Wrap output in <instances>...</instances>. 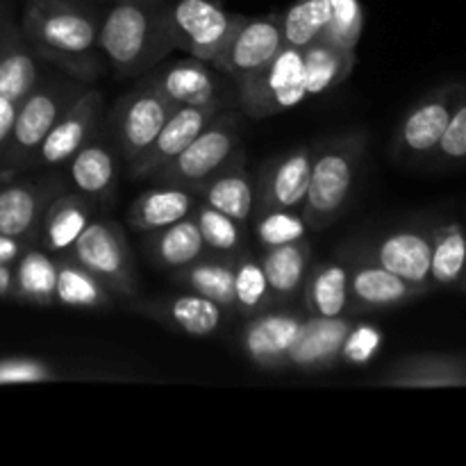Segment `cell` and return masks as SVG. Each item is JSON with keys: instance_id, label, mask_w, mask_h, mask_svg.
Returning <instances> with one entry per match:
<instances>
[{"instance_id": "obj_1", "label": "cell", "mask_w": 466, "mask_h": 466, "mask_svg": "<svg viewBox=\"0 0 466 466\" xmlns=\"http://www.w3.org/2000/svg\"><path fill=\"white\" fill-rule=\"evenodd\" d=\"M98 30L96 9L80 0H27L23 9L21 35L32 53L86 85L103 73Z\"/></svg>"}, {"instance_id": "obj_2", "label": "cell", "mask_w": 466, "mask_h": 466, "mask_svg": "<svg viewBox=\"0 0 466 466\" xmlns=\"http://www.w3.org/2000/svg\"><path fill=\"white\" fill-rule=\"evenodd\" d=\"M98 44L118 77L144 76L176 50L159 0H114L100 18Z\"/></svg>"}, {"instance_id": "obj_3", "label": "cell", "mask_w": 466, "mask_h": 466, "mask_svg": "<svg viewBox=\"0 0 466 466\" xmlns=\"http://www.w3.org/2000/svg\"><path fill=\"white\" fill-rule=\"evenodd\" d=\"M367 155V132H349L314 148L300 214L309 230H326L344 214Z\"/></svg>"}, {"instance_id": "obj_4", "label": "cell", "mask_w": 466, "mask_h": 466, "mask_svg": "<svg viewBox=\"0 0 466 466\" xmlns=\"http://www.w3.org/2000/svg\"><path fill=\"white\" fill-rule=\"evenodd\" d=\"M86 89V82H80L73 76L62 73H41L35 89L18 105L16 118H14L12 135L3 153V173L9 177L18 171L30 168L32 157L50 127L62 118V114L76 103Z\"/></svg>"}, {"instance_id": "obj_5", "label": "cell", "mask_w": 466, "mask_h": 466, "mask_svg": "<svg viewBox=\"0 0 466 466\" xmlns=\"http://www.w3.org/2000/svg\"><path fill=\"white\" fill-rule=\"evenodd\" d=\"M308 98L303 50L289 48V46H285L276 55V59L259 68L258 73L237 82L239 107L253 121L285 112Z\"/></svg>"}, {"instance_id": "obj_6", "label": "cell", "mask_w": 466, "mask_h": 466, "mask_svg": "<svg viewBox=\"0 0 466 466\" xmlns=\"http://www.w3.org/2000/svg\"><path fill=\"white\" fill-rule=\"evenodd\" d=\"M85 268H89L116 299H137L139 280H137L135 258L130 244L112 218H94L82 230L73 248L68 250Z\"/></svg>"}, {"instance_id": "obj_7", "label": "cell", "mask_w": 466, "mask_h": 466, "mask_svg": "<svg viewBox=\"0 0 466 466\" xmlns=\"http://www.w3.org/2000/svg\"><path fill=\"white\" fill-rule=\"evenodd\" d=\"M237 148H241L239 114L221 109L177 157H173L167 167L150 177V182L187 187L194 191L200 182L221 168Z\"/></svg>"}, {"instance_id": "obj_8", "label": "cell", "mask_w": 466, "mask_h": 466, "mask_svg": "<svg viewBox=\"0 0 466 466\" xmlns=\"http://www.w3.org/2000/svg\"><path fill=\"white\" fill-rule=\"evenodd\" d=\"M167 16L176 48L208 64L226 48L246 18L241 14H228L212 0H176L167 7Z\"/></svg>"}, {"instance_id": "obj_9", "label": "cell", "mask_w": 466, "mask_h": 466, "mask_svg": "<svg viewBox=\"0 0 466 466\" xmlns=\"http://www.w3.org/2000/svg\"><path fill=\"white\" fill-rule=\"evenodd\" d=\"M171 112V103L144 80L114 105L107 130L118 157L126 159L127 167H132L153 144Z\"/></svg>"}, {"instance_id": "obj_10", "label": "cell", "mask_w": 466, "mask_h": 466, "mask_svg": "<svg viewBox=\"0 0 466 466\" xmlns=\"http://www.w3.org/2000/svg\"><path fill=\"white\" fill-rule=\"evenodd\" d=\"M349 268V294H350V317H360L378 309L400 308L419 296L428 294L426 289L417 285H410L408 280L399 278L396 273L387 271L385 267L369 258L355 241L339 246L337 250Z\"/></svg>"}, {"instance_id": "obj_11", "label": "cell", "mask_w": 466, "mask_h": 466, "mask_svg": "<svg viewBox=\"0 0 466 466\" xmlns=\"http://www.w3.org/2000/svg\"><path fill=\"white\" fill-rule=\"evenodd\" d=\"M462 94L464 86L453 82V85L437 86L435 91L419 98L394 132L391 150L396 157L410 162L431 159Z\"/></svg>"}, {"instance_id": "obj_12", "label": "cell", "mask_w": 466, "mask_h": 466, "mask_svg": "<svg viewBox=\"0 0 466 466\" xmlns=\"http://www.w3.org/2000/svg\"><path fill=\"white\" fill-rule=\"evenodd\" d=\"M355 244L387 271L431 291L432 228L400 226L367 239H355Z\"/></svg>"}, {"instance_id": "obj_13", "label": "cell", "mask_w": 466, "mask_h": 466, "mask_svg": "<svg viewBox=\"0 0 466 466\" xmlns=\"http://www.w3.org/2000/svg\"><path fill=\"white\" fill-rule=\"evenodd\" d=\"M305 309L268 308L246 319L239 332V349L246 360L267 371L287 369V358L305 321Z\"/></svg>"}, {"instance_id": "obj_14", "label": "cell", "mask_w": 466, "mask_h": 466, "mask_svg": "<svg viewBox=\"0 0 466 466\" xmlns=\"http://www.w3.org/2000/svg\"><path fill=\"white\" fill-rule=\"evenodd\" d=\"M68 189V177L50 173L39 180L7 182L0 187V232L36 244L48 205Z\"/></svg>"}, {"instance_id": "obj_15", "label": "cell", "mask_w": 466, "mask_h": 466, "mask_svg": "<svg viewBox=\"0 0 466 466\" xmlns=\"http://www.w3.org/2000/svg\"><path fill=\"white\" fill-rule=\"evenodd\" d=\"M282 48H285V39H282L280 14L244 18L226 48L214 57L212 66L214 71L226 73L239 82L273 62Z\"/></svg>"}, {"instance_id": "obj_16", "label": "cell", "mask_w": 466, "mask_h": 466, "mask_svg": "<svg viewBox=\"0 0 466 466\" xmlns=\"http://www.w3.org/2000/svg\"><path fill=\"white\" fill-rule=\"evenodd\" d=\"M130 309L150 321L171 328V330L196 337V339L218 335L232 319V314H228L221 305L187 289L153 300L132 299Z\"/></svg>"}, {"instance_id": "obj_17", "label": "cell", "mask_w": 466, "mask_h": 466, "mask_svg": "<svg viewBox=\"0 0 466 466\" xmlns=\"http://www.w3.org/2000/svg\"><path fill=\"white\" fill-rule=\"evenodd\" d=\"M100 114H103V94L86 86L80 98L50 127L32 157L30 168H53L68 164V159L96 135L100 127Z\"/></svg>"}, {"instance_id": "obj_18", "label": "cell", "mask_w": 466, "mask_h": 466, "mask_svg": "<svg viewBox=\"0 0 466 466\" xmlns=\"http://www.w3.org/2000/svg\"><path fill=\"white\" fill-rule=\"evenodd\" d=\"M312 157L314 148L300 146L264 164L255 176V214L267 209H300L309 187Z\"/></svg>"}, {"instance_id": "obj_19", "label": "cell", "mask_w": 466, "mask_h": 466, "mask_svg": "<svg viewBox=\"0 0 466 466\" xmlns=\"http://www.w3.org/2000/svg\"><path fill=\"white\" fill-rule=\"evenodd\" d=\"M155 91L164 96L171 103V107H182V105H218L226 107V86L221 77L208 66L203 59H180L171 62L162 68H153L144 76Z\"/></svg>"}, {"instance_id": "obj_20", "label": "cell", "mask_w": 466, "mask_h": 466, "mask_svg": "<svg viewBox=\"0 0 466 466\" xmlns=\"http://www.w3.org/2000/svg\"><path fill=\"white\" fill-rule=\"evenodd\" d=\"M221 109L226 107H218V105H203V107L182 105V107L173 109L153 144L144 150V155L132 167H127L130 177L150 180L159 168H164L173 157H177Z\"/></svg>"}, {"instance_id": "obj_21", "label": "cell", "mask_w": 466, "mask_h": 466, "mask_svg": "<svg viewBox=\"0 0 466 466\" xmlns=\"http://www.w3.org/2000/svg\"><path fill=\"white\" fill-rule=\"evenodd\" d=\"M68 182L96 208H109L116 198L118 153L112 135L98 127L96 135L68 159Z\"/></svg>"}, {"instance_id": "obj_22", "label": "cell", "mask_w": 466, "mask_h": 466, "mask_svg": "<svg viewBox=\"0 0 466 466\" xmlns=\"http://www.w3.org/2000/svg\"><path fill=\"white\" fill-rule=\"evenodd\" d=\"M358 317H305L287 358V369L323 371L341 362V350L358 321Z\"/></svg>"}, {"instance_id": "obj_23", "label": "cell", "mask_w": 466, "mask_h": 466, "mask_svg": "<svg viewBox=\"0 0 466 466\" xmlns=\"http://www.w3.org/2000/svg\"><path fill=\"white\" fill-rule=\"evenodd\" d=\"M194 194L203 203L250 228L255 214V176L246 168L244 150L237 148L221 168L196 187Z\"/></svg>"}, {"instance_id": "obj_24", "label": "cell", "mask_w": 466, "mask_h": 466, "mask_svg": "<svg viewBox=\"0 0 466 466\" xmlns=\"http://www.w3.org/2000/svg\"><path fill=\"white\" fill-rule=\"evenodd\" d=\"M380 387L399 390H441L466 387V355L423 353L391 362L378 378Z\"/></svg>"}, {"instance_id": "obj_25", "label": "cell", "mask_w": 466, "mask_h": 466, "mask_svg": "<svg viewBox=\"0 0 466 466\" xmlns=\"http://www.w3.org/2000/svg\"><path fill=\"white\" fill-rule=\"evenodd\" d=\"M259 262H262L264 276H267L278 308H289V305L299 303L305 278H308L309 267L314 262L312 244H309L308 237L291 241V244L262 248L259 250Z\"/></svg>"}, {"instance_id": "obj_26", "label": "cell", "mask_w": 466, "mask_h": 466, "mask_svg": "<svg viewBox=\"0 0 466 466\" xmlns=\"http://www.w3.org/2000/svg\"><path fill=\"white\" fill-rule=\"evenodd\" d=\"M96 218V205L76 189L59 194L46 209L36 244L53 255L68 253L86 226Z\"/></svg>"}, {"instance_id": "obj_27", "label": "cell", "mask_w": 466, "mask_h": 466, "mask_svg": "<svg viewBox=\"0 0 466 466\" xmlns=\"http://www.w3.org/2000/svg\"><path fill=\"white\" fill-rule=\"evenodd\" d=\"M300 308L309 317H344L349 314V268L339 255L326 259V262H312L303 291H300Z\"/></svg>"}, {"instance_id": "obj_28", "label": "cell", "mask_w": 466, "mask_h": 466, "mask_svg": "<svg viewBox=\"0 0 466 466\" xmlns=\"http://www.w3.org/2000/svg\"><path fill=\"white\" fill-rule=\"evenodd\" d=\"M196 200L198 196L187 187L155 185L132 200L127 208V223L139 235H148L189 217Z\"/></svg>"}, {"instance_id": "obj_29", "label": "cell", "mask_w": 466, "mask_h": 466, "mask_svg": "<svg viewBox=\"0 0 466 466\" xmlns=\"http://www.w3.org/2000/svg\"><path fill=\"white\" fill-rule=\"evenodd\" d=\"M237 258V255H235ZM235 258L230 255L205 253L180 271L168 273L180 289L194 291L221 305L228 314L237 317L235 300Z\"/></svg>"}, {"instance_id": "obj_30", "label": "cell", "mask_w": 466, "mask_h": 466, "mask_svg": "<svg viewBox=\"0 0 466 466\" xmlns=\"http://www.w3.org/2000/svg\"><path fill=\"white\" fill-rule=\"evenodd\" d=\"M144 250L153 267L164 273L180 271L208 253L198 226L191 217L148 232L144 239Z\"/></svg>"}, {"instance_id": "obj_31", "label": "cell", "mask_w": 466, "mask_h": 466, "mask_svg": "<svg viewBox=\"0 0 466 466\" xmlns=\"http://www.w3.org/2000/svg\"><path fill=\"white\" fill-rule=\"evenodd\" d=\"M57 264V285H55V305L71 309H105L112 308L116 296L71 253L55 255Z\"/></svg>"}, {"instance_id": "obj_32", "label": "cell", "mask_w": 466, "mask_h": 466, "mask_svg": "<svg viewBox=\"0 0 466 466\" xmlns=\"http://www.w3.org/2000/svg\"><path fill=\"white\" fill-rule=\"evenodd\" d=\"M12 268L16 303L53 308L55 285H57V264H55L53 253L44 250L39 244H32L23 250Z\"/></svg>"}, {"instance_id": "obj_33", "label": "cell", "mask_w": 466, "mask_h": 466, "mask_svg": "<svg viewBox=\"0 0 466 466\" xmlns=\"http://www.w3.org/2000/svg\"><path fill=\"white\" fill-rule=\"evenodd\" d=\"M300 50H303L305 86H308L309 98L326 94L328 89L346 80L349 73L353 71L355 62H358L355 50L339 48L323 36H319Z\"/></svg>"}, {"instance_id": "obj_34", "label": "cell", "mask_w": 466, "mask_h": 466, "mask_svg": "<svg viewBox=\"0 0 466 466\" xmlns=\"http://www.w3.org/2000/svg\"><path fill=\"white\" fill-rule=\"evenodd\" d=\"M466 273V230L460 223L432 228L431 289H453Z\"/></svg>"}, {"instance_id": "obj_35", "label": "cell", "mask_w": 466, "mask_h": 466, "mask_svg": "<svg viewBox=\"0 0 466 466\" xmlns=\"http://www.w3.org/2000/svg\"><path fill=\"white\" fill-rule=\"evenodd\" d=\"M41 73V59L25 44L21 27H16L0 55V96L21 105L23 98L35 89Z\"/></svg>"}, {"instance_id": "obj_36", "label": "cell", "mask_w": 466, "mask_h": 466, "mask_svg": "<svg viewBox=\"0 0 466 466\" xmlns=\"http://www.w3.org/2000/svg\"><path fill=\"white\" fill-rule=\"evenodd\" d=\"M198 226L200 237L205 241V250L214 255H239L241 250L248 248V226L235 221L228 214L218 212L212 205L196 200L194 209L189 214Z\"/></svg>"}, {"instance_id": "obj_37", "label": "cell", "mask_w": 466, "mask_h": 466, "mask_svg": "<svg viewBox=\"0 0 466 466\" xmlns=\"http://www.w3.org/2000/svg\"><path fill=\"white\" fill-rule=\"evenodd\" d=\"M235 300L237 314L244 319L268 308H278L267 276H264L259 253L250 250V246L235 258Z\"/></svg>"}, {"instance_id": "obj_38", "label": "cell", "mask_w": 466, "mask_h": 466, "mask_svg": "<svg viewBox=\"0 0 466 466\" xmlns=\"http://www.w3.org/2000/svg\"><path fill=\"white\" fill-rule=\"evenodd\" d=\"M330 18V0H296L280 14L282 39L289 48H305L323 35Z\"/></svg>"}, {"instance_id": "obj_39", "label": "cell", "mask_w": 466, "mask_h": 466, "mask_svg": "<svg viewBox=\"0 0 466 466\" xmlns=\"http://www.w3.org/2000/svg\"><path fill=\"white\" fill-rule=\"evenodd\" d=\"M250 228L262 248L305 239L309 232L300 209L299 212L296 209H267V212L255 214Z\"/></svg>"}, {"instance_id": "obj_40", "label": "cell", "mask_w": 466, "mask_h": 466, "mask_svg": "<svg viewBox=\"0 0 466 466\" xmlns=\"http://www.w3.org/2000/svg\"><path fill=\"white\" fill-rule=\"evenodd\" d=\"M364 30V9L360 0H330V18L323 30V39L344 50H355Z\"/></svg>"}, {"instance_id": "obj_41", "label": "cell", "mask_w": 466, "mask_h": 466, "mask_svg": "<svg viewBox=\"0 0 466 466\" xmlns=\"http://www.w3.org/2000/svg\"><path fill=\"white\" fill-rule=\"evenodd\" d=\"M62 378L55 364L39 358H0V385H32V382H53Z\"/></svg>"}, {"instance_id": "obj_42", "label": "cell", "mask_w": 466, "mask_h": 466, "mask_svg": "<svg viewBox=\"0 0 466 466\" xmlns=\"http://www.w3.org/2000/svg\"><path fill=\"white\" fill-rule=\"evenodd\" d=\"M431 159H435L441 167L466 162V89L460 96L458 105H455L453 114H451L449 126H446L444 135H441Z\"/></svg>"}, {"instance_id": "obj_43", "label": "cell", "mask_w": 466, "mask_h": 466, "mask_svg": "<svg viewBox=\"0 0 466 466\" xmlns=\"http://www.w3.org/2000/svg\"><path fill=\"white\" fill-rule=\"evenodd\" d=\"M382 346V332L376 326H367V323H355L350 330L349 339H346L344 350H341V362L349 364H367L380 353Z\"/></svg>"}, {"instance_id": "obj_44", "label": "cell", "mask_w": 466, "mask_h": 466, "mask_svg": "<svg viewBox=\"0 0 466 466\" xmlns=\"http://www.w3.org/2000/svg\"><path fill=\"white\" fill-rule=\"evenodd\" d=\"M16 109H18V103H14V100L3 98V96H0V157H3L9 135H12L14 118H16Z\"/></svg>"}, {"instance_id": "obj_45", "label": "cell", "mask_w": 466, "mask_h": 466, "mask_svg": "<svg viewBox=\"0 0 466 466\" xmlns=\"http://www.w3.org/2000/svg\"><path fill=\"white\" fill-rule=\"evenodd\" d=\"M27 246L32 244H25V241L16 239V237H7L0 232V264L14 267V262L21 258V253L27 248Z\"/></svg>"}, {"instance_id": "obj_46", "label": "cell", "mask_w": 466, "mask_h": 466, "mask_svg": "<svg viewBox=\"0 0 466 466\" xmlns=\"http://www.w3.org/2000/svg\"><path fill=\"white\" fill-rule=\"evenodd\" d=\"M14 30H16V23L12 18V9H9L7 0H0V55H3L5 46L12 39Z\"/></svg>"}, {"instance_id": "obj_47", "label": "cell", "mask_w": 466, "mask_h": 466, "mask_svg": "<svg viewBox=\"0 0 466 466\" xmlns=\"http://www.w3.org/2000/svg\"><path fill=\"white\" fill-rule=\"evenodd\" d=\"M0 299H16V287H14V268L7 264H0Z\"/></svg>"}, {"instance_id": "obj_48", "label": "cell", "mask_w": 466, "mask_h": 466, "mask_svg": "<svg viewBox=\"0 0 466 466\" xmlns=\"http://www.w3.org/2000/svg\"><path fill=\"white\" fill-rule=\"evenodd\" d=\"M7 177H9V176H7V173H0V187H3V182H5V180H7Z\"/></svg>"}, {"instance_id": "obj_49", "label": "cell", "mask_w": 466, "mask_h": 466, "mask_svg": "<svg viewBox=\"0 0 466 466\" xmlns=\"http://www.w3.org/2000/svg\"><path fill=\"white\" fill-rule=\"evenodd\" d=\"M460 287H462V289L466 291V273H464V278H462V285H460Z\"/></svg>"}, {"instance_id": "obj_50", "label": "cell", "mask_w": 466, "mask_h": 466, "mask_svg": "<svg viewBox=\"0 0 466 466\" xmlns=\"http://www.w3.org/2000/svg\"><path fill=\"white\" fill-rule=\"evenodd\" d=\"M112 3H114V0H112Z\"/></svg>"}]
</instances>
